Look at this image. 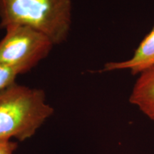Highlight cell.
Instances as JSON below:
<instances>
[{
    "mask_svg": "<svg viewBox=\"0 0 154 154\" xmlns=\"http://www.w3.org/2000/svg\"><path fill=\"white\" fill-rule=\"evenodd\" d=\"M53 113L43 90L11 84L0 90V140L31 138Z\"/></svg>",
    "mask_w": 154,
    "mask_h": 154,
    "instance_id": "1",
    "label": "cell"
},
{
    "mask_svg": "<svg viewBox=\"0 0 154 154\" xmlns=\"http://www.w3.org/2000/svg\"><path fill=\"white\" fill-rule=\"evenodd\" d=\"M72 0H0V28L27 26L54 44L66 40L72 25Z\"/></svg>",
    "mask_w": 154,
    "mask_h": 154,
    "instance_id": "2",
    "label": "cell"
},
{
    "mask_svg": "<svg viewBox=\"0 0 154 154\" xmlns=\"http://www.w3.org/2000/svg\"><path fill=\"white\" fill-rule=\"evenodd\" d=\"M0 40V64L27 73L49 55L54 44L49 37L27 26L12 25L5 29Z\"/></svg>",
    "mask_w": 154,
    "mask_h": 154,
    "instance_id": "3",
    "label": "cell"
},
{
    "mask_svg": "<svg viewBox=\"0 0 154 154\" xmlns=\"http://www.w3.org/2000/svg\"><path fill=\"white\" fill-rule=\"evenodd\" d=\"M154 66V26L140 42L131 59L122 61H111L105 64L102 72L129 70L138 75Z\"/></svg>",
    "mask_w": 154,
    "mask_h": 154,
    "instance_id": "4",
    "label": "cell"
},
{
    "mask_svg": "<svg viewBox=\"0 0 154 154\" xmlns=\"http://www.w3.org/2000/svg\"><path fill=\"white\" fill-rule=\"evenodd\" d=\"M129 101L154 121V66L138 74Z\"/></svg>",
    "mask_w": 154,
    "mask_h": 154,
    "instance_id": "5",
    "label": "cell"
},
{
    "mask_svg": "<svg viewBox=\"0 0 154 154\" xmlns=\"http://www.w3.org/2000/svg\"><path fill=\"white\" fill-rule=\"evenodd\" d=\"M19 75L17 71L0 64V90L15 83Z\"/></svg>",
    "mask_w": 154,
    "mask_h": 154,
    "instance_id": "6",
    "label": "cell"
},
{
    "mask_svg": "<svg viewBox=\"0 0 154 154\" xmlns=\"http://www.w3.org/2000/svg\"><path fill=\"white\" fill-rule=\"evenodd\" d=\"M17 143L10 140H0V154H13Z\"/></svg>",
    "mask_w": 154,
    "mask_h": 154,
    "instance_id": "7",
    "label": "cell"
}]
</instances>
